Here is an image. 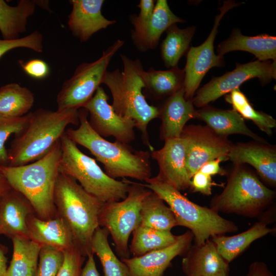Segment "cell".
<instances>
[{
	"mask_svg": "<svg viewBox=\"0 0 276 276\" xmlns=\"http://www.w3.org/2000/svg\"><path fill=\"white\" fill-rule=\"evenodd\" d=\"M182 259L186 276H229V266L210 239L203 244L191 245Z\"/></svg>",
	"mask_w": 276,
	"mask_h": 276,
	"instance_id": "18",
	"label": "cell"
},
{
	"mask_svg": "<svg viewBox=\"0 0 276 276\" xmlns=\"http://www.w3.org/2000/svg\"><path fill=\"white\" fill-rule=\"evenodd\" d=\"M11 239L13 255L6 276H35L42 246L30 239Z\"/></svg>",
	"mask_w": 276,
	"mask_h": 276,
	"instance_id": "29",
	"label": "cell"
},
{
	"mask_svg": "<svg viewBox=\"0 0 276 276\" xmlns=\"http://www.w3.org/2000/svg\"><path fill=\"white\" fill-rule=\"evenodd\" d=\"M20 64L24 72L34 79H43L47 77L50 73L48 64L40 59H33L26 62L21 61Z\"/></svg>",
	"mask_w": 276,
	"mask_h": 276,
	"instance_id": "41",
	"label": "cell"
},
{
	"mask_svg": "<svg viewBox=\"0 0 276 276\" xmlns=\"http://www.w3.org/2000/svg\"><path fill=\"white\" fill-rule=\"evenodd\" d=\"M62 263L56 276H81L85 259L78 246L63 252Z\"/></svg>",
	"mask_w": 276,
	"mask_h": 276,
	"instance_id": "39",
	"label": "cell"
},
{
	"mask_svg": "<svg viewBox=\"0 0 276 276\" xmlns=\"http://www.w3.org/2000/svg\"><path fill=\"white\" fill-rule=\"evenodd\" d=\"M224 98L244 119L251 120L260 130L268 135L272 134V129L276 127V120L269 114L256 110L239 88L226 95Z\"/></svg>",
	"mask_w": 276,
	"mask_h": 276,
	"instance_id": "35",
	"label": "cell"
},
{
	"mask_svg": "<svg viewBox=\"0 0 276 276\" xmlns=\"http://www.w3.org/2000/svg\"><path fill=\"white\" fill-rule=\"evenodd\" d=\"M109 233L107 229L98 227L91 241V251L99 258L104 276H128L126 264L113 252L108 241Z\"/></svg>",
	"mask_w": 276,
	"mask_h": 276,
	"instance_id": "34",
	"label": "cell"
},
{
	"mask_svg": "<svg viewBox=\"0 0 276 276\" xmlns=\"http://www.w3.org/2000/svg\"><path fill=\"white\" fill-rule=\"evenodd\" d=\"M227 159L234 165L248 164L261 179L271 187L276 186V148L268 143L254 141L233 144Z\"/></svg>",
	"mask_w": 276,
	"mask_h": 276,
	"instance_id": "17",
	"label": "cell"
},
{
	"mask_svg": "<svg viewBox=\"0 0 276 276\" xmlns=\"http://www.w3.org/2000/svg\"><path fill=\"white\" fill-rule=\"evenodd\" d=\"M177 236L170 231L158 230L139 225L132 232L129 252L133 257H139L173 244Z\"/></svg>",
	"mask_w": 276,
	"mask_h": 276,
	"instance_id": "33",
	"label": "cell"
},
{
	"mask_svg": "<svg viewBox=\"0 0 276 276\" xmlns=\"http://www.w3.org/2000/svg\"><path fill=\"white\" fill-rule=\"evenodd\" d=\"M242 276H245V275H242Z\"/></svg>",
	"mask_w": 276,
	"mask_h": 276,
	"instance_id": "48",
	"label": "cell"
},
{
	"mask_svg": "<svg viewBox=\"0 0 276 276\" xmlns=\"http://www.w3.org/2000/svg\"><path fill=\"white\" fill-rule=\"evenodd\" d=\"M145 182L144 185L146 187L168 204L175 216L177 226L187 227L192 232L194 244L200 245L210 237L238 230L233 221L221 217L210 208L191 201L171 186L154 177Z\"/></svg>",
	"mask_w": 276,
	"mask_h": 276,
	"instance_id": "7",
	"label": "cell"
},
{
	"mask_svg": "<svg viewBox=\"0 0 276 276\" xmlns=\"http://www.w3.org/2000/svg\"><path fill=\"white\" fill-rule=\"evenodd\" d=\"M158 109L162 120L160 136L165 141L180 137L187 122L195 116L192 100L185 98L183 87L168 98Z\"/></svg>",
	"mask_w": 276,
	"mask_h": 276,
	"instance_id": "22",
	"label": "cell"
},
{
	"mask_svg": "<svg viewBox=\"0 0 276 276\" xmlns=\"http://www.w3.org/2000/svg\"><path fill=\"white\" fill-rule=\"evenodd\" d=\"M33 93L18 83L7 84L0 88V117L18 118L24 116L32 108Z\"/></svg>",
	"mask_w": 276,
	"mask_h": 276,
	"instance_id": "31",
	"label": "cell"
},
{
	"mask_svg": "<svg viewBox=\"0 0 276 276\" xmlns=\"http://www.w3.org/2000/svg\"><path fill=\"white\" fill-rule=\"evenodd\" d=\"M123 64V71L117 68L106 71L102 83L109 88L112 97L111 105L119 116L131 119L142 133L145 144L152 151L147 132L148 125L158 117V107L148 103L143 93L145 84L142 77L144 70L140 60H133L120 54Z\"/></svg>",
	"mask_w": 276,
	"mask_h": 276,
	"instance_id": "4",
	"label": "cell"
},
{
	"mask_svg": "<svg viewBox=\"0 0 276 276\" xmlns=\"http://www.w3.org/2000/svg\"><path fill=\"white\" fill-rule=\"evenodd\" d=\"M195 119L203 121L206 126L218 134L227 137L239 134L249 136L254 141L267 143L252 132L246 125L244 119L234 109H222L209 105L196 110Z\"/></svg>",
	"mask_w": 276,
	"mask_h": 276,
	"instance_id": "23",
	"label": "cell"
},
{
	"mask_svg": "<svg viewBox=\"0 0 276 276\" xmlns=\"http://www.w3.org/2000/svg\"><path fill=\"white\" fill-rule=\"evenodd\" d=\"M246 276H274L267 265L262 261H255L249 266Z\"/></svg>",
	"mask_w": 276,
	"mask_h": 276,
	"instance_id": "44",
	"label": "cell"
},
{
	"mask_svg": "<svg viewBox=\"0 0 276 276\" xmlns=\"http://www.w3.org/2000/svg\"><path fill=\"white\" fill-rule=\"evenodd\" d=\"M108 96L99 86L93 97L83 106L89 114L88 122L102 137L113 136L117 141L128 144L135 137V122L118 114L108 103Z\"/></svg>",
	"mask_w": 276,
	"mask_h": 276,
	"instance_id": "14",
	"label": "cell"
},
{
	"mask_svg": "<svg viewBox=\"0 0 276 276\" xmlns=\"http://www.w3.org/2000/svg\"><path fill=\"white\" fill-rule=\"evenodd\" d=\"M226 160L225 158L219 157L211 160L204 164L199 171L210 176L217 174L223 175L226 174V172L220 167V164L221 162Z\"/></svg>",
	"mask_w": 276,
	"mask_h": 276,
	"instance_id": "43",
	"label": "cell"
},
{
	"mask_svg": "<svg viewBox=\"0 0 276 276\" xmlns=\"http://www.w3.org/2000/svg\"><path fill=\"white\" fill-rule=\"evenodd\" d=\"M126 198L118 201L105 202L99 214V224L107 229L121 258H129L130 235L140 224V211L144 199L152 192L143 183L128 179Z\"/></svg>",
	"mask_w": 276,
	"mask_h": 276,
	"instance_id": "9",
	"label": "cell"
},
{
	"mask_svg": "<svg viewBox=\"0 0 276 276\" xmlns=\"http://www.w3.org/2000/svg\"><path fill=\"white\" fill-rule=\"evenodd\" d=\"M262 215L263 217L259 221L241 233L231 236L222 235L211 237L218 252L228 263L240 256L253 242L275 232V228L268 226L271 218L266 216L265 212Z\"/></svg>",
	"mask_w": 276,
	"mask_h": 276,
	"instance_id": "24",
	"label": "cell"
},
{
	"mask_svg": "<svg viewBox=\"0 0 276 276\" xmlns=\"http://www.w3.org/2000/svg\"><path fill=\"white\" fill-rule=\"evenodd\" d=\"M61 154L59 140L45 155L34 162L19 166H0L11 188L29 201L34 214L42 220L58 215L54 191Z\"/></svg>",
	"mask_w": 276,
	"mask_h": 276,
	"instance_id": "2",
	"label": "cell"
},
{
	"mask_svg": "<svg viewBox=\"0 0 276 276\" xmlns=\"http://www.w3.org/2000/svg\"><path fill=\"white\" fill-rule=\"evenodd\" d=\"M70 124H79V109L38 108L31 112L28 123L15 134L7 151L8 166L25 165L43 157L60 140Z\"/></svg>",
	"mask_w": 276,
	"mask_h": 276,
	"instance_id": "3",
	"label": "cell"
},
{
	"mask_svg": "<svg viewBox=\"0 0 276 276\" xmlns=\"http://www.w3.org/2000/svg\"><path fill=\"white\" fill-rule=\"evenodd\" d=\"M275 61H260L258 60L244 64L236 63V68L219 77H214L206 84L197 89L192 99L198 108L208 105L220 97L239 88L244 82L257 78L265 85L275 79Z\"/></svg>",
	"mask_w": 276,
	"mask_h": 276,
	"instance_id": "11",
	"label": "cell"
},
{
	"mask_svg": "<svg viewBox=\"0 0 276 276\" xmlns=\"http://www.w3.org/2000/svg\"><path fill=\"white\" fill-rule=\"evenodd\" d=\"M57 214L70 227L77 246L87 257L91 253V241L98 227L104 202L87 192L72 177L59 173L54 191Z\"/></svg>",
	"mask_w": 276,
	"mask_h": 276,
	"instance_id": "5",
	"label": "cell"
},
{
	"mask_svg": "<svg viewBox=\"0 0 276 276\" xmlns=\"http://www.w3.org/2000/svg\"><path fill=\"white\" fill-rule=\"evenodd\" d=\"M124 43L123 40L117 39L96 61L79 64L73 76L63 83L57 97V109L82 108L102 83L110 61Z\"/></svg>",
	"mask_w": 276,
	"mask_h": 276,
	"instance_id": "10",
	"label": "cell"
},
{
	"mask_svg": "<svg viewBox=\"0 0 276 276\" xmlns=\"http://www.w3.org/2000/svg\"><path fill=\"white\" fill-rule=\"evenodd\" d=\"M165 201L153 192L143 200L140 225L158 230L170 231L177 226L175 216Z\"/></svg>",
	"mask_w": 276,
	"mask_h": 276,
	"instance_id": "32",
	"label": "cell"
},
{
	"mask_svg": "<svg viewBox=\"0 0 276 276\" xmlns=\"http://www.w3.org/2000/svg\"><path fill=\"white\" fill-rule=\"evenodd\" d=\"M241 3L227 1L219 8L220 13L215 17L213 27L206 40L200 45L191 47L186 54L185 71V98L192 100L203 78L209 71L215 67L224 65L223 56L216 55L214 42L218 32L220 22L225 13Z\"/></svg>",
	"mask_w": 276,
	"mask_h": 276,
	"instance_id": "12",
	"label": "cell"
},
{
	"mask_svg": "<svg viewBox=\"0 0 276 276\" xmlns=\"http://www.w3.org/2000/svg\"><path fill=\"white\" fill-rule=\"evenodd\" d=\"M103 0H72V10L67 25L73 35L81 42L87 41L99 31L116 22L102 13Z\"/></svg>",
	"mask_w": 276,
	"mask_h": 276,
	"instance_id": "19",
	"label": "cell"
},
{
	"mask_svg": "<svg viewBox=\"0 0 276 276\" xmlns=\"http://www.w3.org/2000/svg\"><path fill=\"white\" fill-rule=\"evenodd\" d=\"M88 114L83 108L79 110V126L66 130L68 137L88 149L103 165L105 173L113 179L129 177L145 181L151 178L149 152L135 151L128 144L106 140L90 127Z\"/></svg>",
	"mask_w": 276,
	"mask_h": 276,
	"instance_id": "1",
	"label": "cell"
},
{
	"mask_svg": "<svg viewBox=\"0 0 276 276\" xmlns=\"http://www.w3.org/2000/svg\"><path fill=\"white\" fill-rule=\"evenodd\" d=\"M217 55L232 51H242L254 54L260 61L276 60V37L268 34L255 36L243 35L239 29H234L229 37L217 47Z\"/></svg>",
	"mask_w": 276,
	"mask_h": 276,
	"instance_id": "25",
	"label": "cell"
},
{
	"mask_svg": "<svg viewBox=\"0 0 276 276\" xmlns=\"http://www.w3.org/2000/svg\"><path fill=\"white\" fill-rule=\"evenodd\" d=\"M151 157L159 167L158 174L154 177L166 183L179 191L190 188V178L186 162V143L181 137L165 141L160 149L151 151Z\"/></svg>",
	"mask_w": 276,
	"mask_h": 276,
	"instance_id": "15",
	"label": "cell"
},
{
	"mask_svg": "<svg viewBox=\"0 0 276 276\" xmlns=\"http://www.w3.org/2000/svg\"><path fill=\"white\" fill-rule=\"evenodd\" d=\"M193 234L187 231L178 235L173 244L139 257L121 258L127 266L128 276H163L173 259L184 254L192 245Z\"/></svg>",
	"mask_w": 276,
	"mask_h": 276,
	"instance_id": "16",
	"label": "cell"
},
{
	"mask_svg": "<svg viewBox=\"0 0 276 276\" xmlns=\"http://www.w3.org/2000/svg\"><path fill=\"white\" fill-rule=\"evenodd\" d=\"M213 182L211 176L197 171L191 179L190 187L195 192H199L206 196L212 194Z\"/></svg>",
	"mask_w": 276,
	"mask_h": 276,
	"instance_id": "42",
	"label": "cell"
},
{
	"mask_svg": "<svg viewBox=\"0 0 276 276\" xmlns=\"http://www.w3.org/2000/svg\"><path fill=\"white\" fill-rule=\"evenodd\" d=\"M11 189L0 168V199Z\"/></svg>",
	"mask_w": 276,
	"mask_h": 276,
	"instance_id": "46",
	"label": "cell"
},
{
	"mask_svg": "<svg viewBox=\"0 0 276 276\" xmlns=\"http://www.w3.org/2000/svg\"><path fill=\"white\" fill-rule=\"evenodd\" d=\"M142 77L144 89L156 99L169 98L184 86L185 71L178 65L167 70H156L151 67L147 71H142Z\"/></svg>",
	"mask_w": 276,
	"mask_h": 276,
	"instance_id": "28",
	"label": "cell"
},
{
	"mask_svg": "<svg viewBox=\"0 0 276 276\" xmlns=\"http://www.w3.org/2000/svg\"><path fill=\"white\" fill-rule=\"evenodd\" d=\"M27 224L30 239L42 246H50L62 252L77 246L70 227L58 215L42 220L33 213L28 216Z\"/></svg>",
	"mask_w": 276,
	"mask_h": 276,
	"instance_id": "20",
	"label": "cell"
},
{
	"mask_svg": "<svg viewBox=\"0 0 276 276\" xmlns=\"http://www.w3.org/2000/svg\"><path fill=\"white\" fill-rule=\"evenodd\" d=\"M31 112L18 118L0 117V166H8V156L5 143L12 134L19 132L28 123Z\"/></svg>",
	"mask_w": 276,
	"mask_h": 276,
	"instance_id": "36",
	"label": "cell"
},
{
	"mask_svg": "<svg viewBox=\"0 0 276 276\" xmlns=\"http://www.w3.org/2000/svg\"><path fill=\"white\" fill-rule=\"evenodd\" d=\"M37 3L35 1L20 0L16 6H11L0 0V32L3 39L19 38V35L26 30L28 18L34 14Z\"/></svg>",
	"mask_w": 276,
	"mask_h": 276,
	"instance_id": "27",
	"label": "cell"
},
{
	"mask_svg": "<svg viewBox=\"0 0 276 276\" xmlns=\"http://www.w3.org/2000/svg\"><path fill=\"white\" fill-rule=\"evenodd\" d=\"M195 30L194 26L180 29L176 24L167 29L166 36L160 48L161 57L167 67L177 66L180 58L186 55Z\"/></svg>",
	"mask_w": 276,
	"mask_h": 276,
	"instance_id": "30",
	"label": "cell"
},
{
	"mask_svg": "<svg viewBox=\"0 0 276 276\" xmlns=\"http://www.w3.org/2000/svg\"><path fill=\"white\" fill-rule=\"evenodd\" d=\"M59 172L74 179L87 192L104 202L118 201L127 196L129 183L108 176L95 159L83 153L66 134L60 138Z\"/></svg>",
	"mask_w": 276,
	"mask_h": 276,
	"instance_id": "8",
	"label": "cell"
},
{
	"mask_svg": "<svg viewBox=\"0 0 276 276\" xmlns=\"http://www.w3.org/2000/svg\"><path fill=\"white\" fill-rule=\"evenodd\" d=\"M94 254H89L87 257V260L84 266L82 268L81 276H99L94 258Z\"/></svg>",
	"mask_w": 276,
	"mask_h": 276,
	"instance_id": "45",
	"label": "cell"
},
{
	"mask_svg": "<svg viewBox=\"0 0 276 276\" xmlns=\"http://www.w3.org/2000/svg\"><path fill=\"white\" fill-rule=\"evenodd\" d=\"M33 213L29 201L11 189L0 199V235L30 239L27 219Z\"/></svg>",
	"mask_w": 276,
	"mask_h": 276,
	"instance_id": "21",
	"label": "cell"
},
{
	"mask_svg": "<svg viewBox=\"0 0 276 276\" xmlns=\"http://www.w3.org/2000/svg\"><path fill=\"white\" fill-rule=\"evenodd\" d=\"M186 143V162L190 178L205 163L219 157L227 160L233 144L208 126L186 125L180 134Z\"/></svg>",
	"mask_w": 276,
	"mask_h": 276,
	"instance_id": "13",
	"label": "cell"
},
{
	"mask_svg": "<svg viewBox=\"0 0 276 276\" xmlns=\"http://www.w3.org/2000/svg\"><path fill=\"white\" fill-rule=\"evenodd\" d=\"M7 258L5 256L4 248L0 246V276H6L7 269Z\"/></svg>",
	"mask_w": 276,
	"mask_h": 276,
	"instance_id": "47",
	"label": "cell"
},
{
	"mask_svg": "<svg viewBox=\"0 0 276 276\" xmlns=\"http://www.w3.org/2000/svg\"><path fill=\"white\" fill-rule=\"evenodd\" d=\"M234 165L224 189L212 199L210 208L218 213L249 218L261 216L274 202L275 191L243 164Z\"/></svg>",
	"mask_w": 276,
	"mask_h": 276,
	"instance_id": "6",
	"label": "cell"
},
{
	"mask_svg": "<svg viewBox=\"0 0 276 276\" xmlns=\"http://www.w3.org/2000/svg\"><path fill=\"white\" fill-rule=\"evenodd\" d=\"M17 48H25L37 53L43 52V36L37 31L16 40L0 39V58L7 52Z\"/></svg>",
	"mask_w": 276,
	"mask_h": 276,
	"instance_id": "38",
	"label": "cell"
},
{
	"mask_svg": "<svg viewBox=\"0 0 276 276\" xmlns=\"http://www.w3.org/2000/svg\"><path fill=\"white\" fill-rule=\"evenodd\" d=\"M186 21L174 14L166 0H157L151 19L141 34L132 37L133 43L140 51L153 50L158 45L164 32L172 25Z\"/></svg>",
	"mask_w": 276,
	"mask_h": 276,
	"instance_id": "26",
	"label": "cell"
},
{
	"mask_svg": "<svg viewBox=\"0 0 276 276\" xmlns=\"http://www.w3.org/2000/svg\"><path fill=\"white\" fill-rule=\"evenodd\" d=\"M63 259L62 251L50 246H42L35 276H56Z\"/></svg>",
	"mask_w": 276,
	"mask_h": 276,
	"instance_id": "37",
	"label": "cell"
},
{
	"mask_svg": "<svg viewBox=\"0 0 276 276\" xmlns=\"http://www.w3.org/2000/svg\"><path fill=\"white\" fill-rule=\"evenodd\" d=\"M155 2L153 0H141L137 7L140 11L138 15H131L130 18L134 29L131 36L135 37L142 33L151 19L155 8Z\"/></svg>",
	"mask_w": 276,
	"mask_h": 276,
	"instance_id": "40",
	"label": "cell"
}]
</instances>
